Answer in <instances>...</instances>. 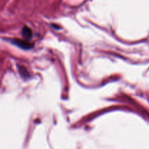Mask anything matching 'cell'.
I'll return each instance as SVG.
<instances>
[{"label": "cell", "instance_id": "cell-1", "mask_svg": "<svg viewBox=\"0 0 149 149\" xmlns=\"http://www.w3.org/2000/svg\"><path fill=\"white\" fill-rule=\"evenodd\" d=\"M15 44L16 45H19V46L22 47L23 48H29L30 43L28 42L27 41H23V40H15Z\"/></svg>", "mask_w": 149, "mask_h": 149}, {"label": "cell", "instance_id": "cell-2", "mask_svg": "<svg viewBox=\"0 0 149 149\" xmlns=\"http://www.w3.org/2000/svg\"><path fill=\"white\" fill-rule=\"evenodd\" d=\"M23 35L26 38H30L32 35L31 30L29 28L25 27L23 29Z\"/></svg>", "mask_w": 149, "mask_h": 149}]
</instances>
